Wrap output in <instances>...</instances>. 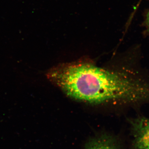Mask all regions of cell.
Masks as SVG:
<instances>
[{
	"mask_svg": "<svg viewBox=\"0 0 149 149\" xmlns=\"http://www.w3.org/2000/svg\"><path fill=\"white\" fill-rule=\"evenodd\" d=\"M140 53H131L119 69L107 70L91 63L62 65L47 73L67 95L88 103H113L134 108L149 103V72Z\"/></svg>",
	"mask_w": 149,
	"mask_h": 149,
	"instance_id": "6da1fadb",
	"label": "cell"
},
{
	"mask_svg": "<svg viewBox=\"0 0 149 149\" xmlns=\"http://www.w3.org/2000/svg\"><path fill=\"white\" fill-rule=\"evenodd\" d=\"M86 149H119L112 138L102 136L93 139L88 143Z\"/></svg>",
	"mask_w": 149,
	"mask_h": 149,
	"instance_id": "3957f363",
	"label": "cell"
},
{
	"mask_svg": "<svg viewBox=\"0 0 149 149\" xmlns=\"http://www.w3.org/2000/svg\"><path fill=\"white\" fill-rule=\"evenodd\" d=\"M135 149H149V118L139 116L130 120Z\"/></svg>",
	"mask_w": 149,
	"mask_h": 149,
	"instance_id": "7a4b0ae2",
	"label": "cell"
},
{
	"mask_svg": "<svg viewBox=\"0 0 149 149\" xmlns=\"http://www.w3.org/2000/svg\"><path fill=\"white\" fill-rule=\"evenodd\" d=\"M146 23L147 27H148V31L149 32V11L147 15Z\"/></svg>",
	"mask_w": 149,
	"mask_h": 149,
	"instance_id": "277c9868",
	"label": "cell"
}]
</instances>
